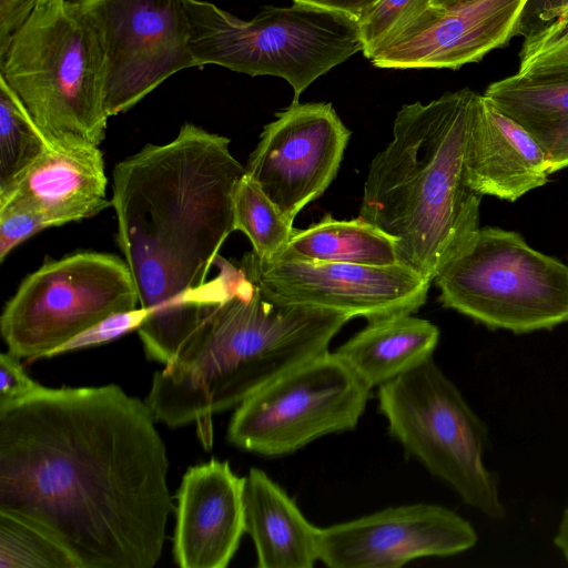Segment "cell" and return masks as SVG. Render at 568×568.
Here are the masks:
<instances>
[{
    "label": "cell",
    "mask_w": 568,
    "mask_h": 568,
    "mask_svg": "<svg viewBox=\"0 0 568 568\" xmlns=\"http://www.w3.org/2000/svg\"><path fill=\"white\" fill-rule=\"evenodd\" d=\"M378 408L407 456L491 519L505 517L496 477L483 464L485 424L433 357L378 387Z\"/></svg>",
    "instance_id": "cell-7"
},
{
    "label": "cell",
    "mask_w": 568,
    "mask_h": 568,
    "mask_svg": "<svg viewBox=\"0 0 568 568\" xmlns=\"http://www.w3.org/2000/svg\"><path fill=\"white\" fill-rule=\"evenodd\" d=\"M100 148L70 151L49 148L12 191L0 209L27 210L51 226H61L99 214L112 206Z\"/></svg>",
    "instance_id": "cell-17"
},
{
    "label": "cell",
    "mask_w": 568,
    "mask_h": 568,
    "mask_svg": "<svg viewBox=\"0 0 568 568\" xmlns=\"http://www.w3.org/2000/svg\"><path fill=\"white\" fill-rule=\"evenodd\" d=\"M0 81L51 148H99L104 140V55L77 0H49L33 10L0 55Z\"/></svg>",
    "instance_id": "cell-4"
},
{
    "label": "cell",
    "mask_w": 568,
    "mask_h": 568,
    "mask_svg": "<svg viewBox=\"0 0 568 568\" xmlns=\"http://www.w3.org/2000/svg\"><path fill=\"white\" fill-rule=\"evenodd\" d=\"M0 568H80V565L42 528L0 510Z\"/></svg>",
    "instance_id": "cell-24"
},
{
    "label": "cell",
    "mask_w": 568,
    "mask_h": 568,
    "mask_svg": "<svg viewBox=\"0 0 568 568\" xmlns=\"http://www.w3.org/2000/svg\"><path fill=\"white\" fill-rule=\"evenodd\" d=\"M564 18H568V8L567 10L564 12V14L561 17H559L558 19H564Z\"/></svg>",
    "instance_id": "cell-35"
},
{
    "label": "cell",
    "mask_w": 568,
    "mask_h": 568,
    "mask_svg": "<svg viewBox=\"0 0 568 568\" xmlns=\"http://www.w3.org/2000/svg\"><path fill=\"white\" fill-rule=\"evenodd\" d=\"M10 352L0 355V410L17 405L41 386L30 378Z\"/></svg>",
    "instance_id": "cell-29"
},
{
    "label": "cell",
    "mask_w": 568,
    "mask_h": 568,
    "mask_svg": "<svg viewBox=\"0 0 568 568\" xmlns=\"http://www.w3.org/2000/svg\"><path fill=\"white\" fill-rule=\"evenodd\" d=\"M305 4L317 6L331 10H337L348 13L358 19V17L376 0H292Z\"/></svg>",
    "instance_id": "cell-31"
},
{
    "label": "cell",
    "mask_w": 568,
    "mask_h": 568,
    "mask_svg": "<svg viewBox=\"0 0 568 568\" xmlns=\"http://www.w3.org/2000/svg\"><path fill=\"white\" fill-rule=\"evenodd\" d=\"M465 169L476 192L509 202L545 185L551 175L536 139L478 93L467 129Z\"/></svg>",
    "instance_id": "cell-16"
},
{
    "label": "cell",
    "mask_w": 568,
    "mask_h": 568,
    "mask_svg": "<svg viewBox=\"0 0 568 568\" xmlns=\"http://www.w3.org/2000/svg\"><path fill=\"white\" fill-rule=\"evenodd\" d=\"M554 542L568 561V507L564 511Z\"/></svg>",
    "instance_id": "cell-32"
},
{
    "label": "cell",
    "mask_w": 568,
    "mask_h": 568,
    "mask_svg": "<svg viewBox=\"0 0 568 568\" xmlns=\"http://www.w3.org/2000/svg\"><path fill=\"white\" fill-rule=\"evenodd\" d=\"M527 0L429 6L369 58L384 69H452L480 61L517 37Z\"/></svg>",
    "instance_id": "cell-14"
},
{
    "label": "cell",
    "mask_w": 568,
    "mask_h": 568,
    "mask_svg": "<svg viewBox=\"0 0 568 568\" xmlns=\"http://www.w3.org/2000/svg\"><path fill=\"white\" fill-rule=\"evenodd\" d=\"M104 55L109 116L126 112L172 74L195 67L186 0H77Z\"/></svg>",
    "instance_id": "cell-10"
},
{
    "label": "cell",
    "mask_w": 568,
    "mask_h": 568,
    "mask_svg": "<svg viewBox=\"0 0 568 568\" xmlns=\"http://www.w3.org/2000/svg\"><path fill=\"white\" fill-rule=\"evenodd\" d=\"M12 1L19 2L33 11L40 3L47 2L49 0H12Z\"/></svg>",
    "instance_id": "cell-33"
},
{
    "label": "cell",
    "mask_w": 568,
    "mask_h": 568,
    "mask_svg": "<svg viewBox=\"0 0 568 568\" xmlns=\"http://www.w3.org/2000/svg\"><path fill=\"white\" fill-rule=\"evenodd\" d=\"M243 511L258 568H312L318 560L320 528L262 469L253 467L244 477Z\"/></svg>",
    "instance_id": "cell-18"
},
{
    "label": "cell",
    "mask_w": 568,
    "mask_h": 568,
    "mask_svg": "<svg viewBox=\"0 0 568 568\" xmlns=\"http://www.w3.org/2000/svg\"><path fill=\"white\" fill-rule=\"evenodd\" d=\"M476 95L465 88L404 104L364 183L358 216L395 241L399 263L430 282L479 227L483 195L465 169Z\"/></svg>",
    "instance_id": "cell-3"
},
{
    "label": "cell",
    "mask_w": 568,
    "mask_h": 568,
    "mask_svg": "<svg viewBox=\"0 0 568 568\" xmlns=\"http://www.w3.org/2000/svg\"><path fill=\"white\" fill-rule=\"evenodd\" d=\"M568 8V0H527L517 37L527 38L556 21Z\"/></svg>",
    "instance_id": "cell-30"
},
{
    "label": "cell",
    "mask_w": 568,
    "mask_h": 568,
    "mask_svg": "<svg viewBox=\"0 0 568 568\" xmlns=\"http://www.w3.org/2000/svg\"><path fill=\"white\" fill-rule=\"evenodd\" d=\"M48 227L45 221L34 212L0 209V262L16 246Z\"/></svg>",
    "instance_id": "cell-28"
},
{
    "label": "cell",
    "mask_w": 568,
    "mask_h": 568,
    "mask_svg": "<svg viewBox=\"0 0 568 568\" xmlns=\"http://www.w3.org/2000/svg\"><path fill=\"white\" fill-rule=\"evenodd\" d=\"M429 6L432 0H376L357 19L362 53L369 59Z\"/></svg>",
    "instance_id": "cell-26"
},
{
    "label": "cell",
    "mask_w": 568,
    "mask_h": 568,
    "mask_svg": "<svg viewBox=\"0 0 568 568\" xmlns=\"http://www.w3.org/2000/svg\"><path fill=\"white\" fill-rule=\"evenodd\" d=\"M469 521L438 505L413 504L318 530V560L331 568H398L433 556L474 547Z\"/></svg>",
    "instance_id": "cell-13"
},
{
    "label": "cell",
    "mask_w": 568,
    "mask_h": 568,
    "mask_svg": "<svg viewBox=\"0 0 568 568\" xmlns=\"http://www.w3.org/2000/svg\"><path fill=\"white\" fill-rule=\"evenodd\" d=\"M564 19H568V18H564ZM558 20V19H557Z\"/></svg>",
    "instance_id": "cell-36"
},
{
    "label": "cell",
    "mask_w": 568,
    "mask_h": 568,
    "mask_svg": "<svg viewBox=\"0 0 568 568\" xmlns=\"http://www.w3.org/2000/svg\"><path fill=\"white\" fill-rule=\"evenodd\" d=\"M231 140L193 123L163 144H146L112 173L116 241L141 307L146 355L166 365L211 297L207 274L234 230L233 197L245 173Z\"/></svg>",
    "instance_id": "cell-2"
},
{
    "label": "cell",
    "mask_w": 568,
    "mask_h": 568,
    "mask_svg": "<svg viewBox=\"0 0 568 568\" xmlns=\"http://www.w3.org/2000/svg\"><path fill=\"white\" fill-rule=\"evenodd\" d=\"M466 0H432L434 7H447Z\"/></svg>",
    "instance_id": "cell-34"
},
{
    "label": "cell",
    "mask_w": 568,
    "mask_h": 568,
    "mask_svg": "<svg viewBox=\"0 0 568 568\" xmlns=\"http://www.w3.org/2000/svg\"><path fill=\"white\" fill-rule=\"evenodd\" d=\"M372 388L336 352H325L268 383L236 406L227 440L266 457L356 427Z\"/></svg>",
    "instance_id": "cell-9"
},
{
    "label": "cell",
    "mask_w": 568,
    "mask_h": 568,
    "mask_svg": "<svg viewBox=\"0 0 568 568\" xmlns=\"http://www.w3.org/2000/svg\"><path fill=\"white\" fill-rule=\"evenodd\" d=\"M272 260L363 265L399 263L396 243L388 235L359 216L344 221L329 213L304 230L294 229L287 244Z\"/></svg>",
    "instance_id": "cell-21"
},
{
    "label": "cell",
    "mask_w": 568,
    "mask_h": 568,
    "mask_svg": "<svg viewBox=\"0 0 568 568\" xmlns=\"http://www.w3.org/2000/svg\"><path fill=\"white\" fill-rule=\"evenodd\" d=\"M351 135L331 103L292 102L264 126L245 174L293 222L336 178Z\"/></svg>",
    "instance_id": "cell-11"
},
{
    "label": "cell",
    "mask_w": 568,
    "mask_h": 568,
    "mask_svg": "<svg viewBox=\"0 0 568 568\" xmlns=\"http://www.w3.org/2000/svg\"><path fill=\"white\" fill-rule=\"evenodd\" d=\"M145 402L120 386L49 388L0 410V510L80 568H152L173 511L169 458Z\"/></svg>",
    "instance_id": "cell-1"
},
{
    "label": "cell",
    "mask_w": 568,
    "mask_h": 568,
    "mask_svg": "<svg viewBox=\"0 0 568 568\" xmlns=\"http://www.w3.org/2000/svg\"><path fill=\"white\" fill-rule=\"evenodd\" d=\"M49 148L20 102L0 81V200Z\"/></svg>",
    "instance_id": "cell-22"
},
{
    "label": "cell",
    "mask_w": 568,
    "mask_h": 568,
    "mask_svg": "<svg viewBox=\"0 0 568 568\" xmlns=\"http://www.w3.org/2000/svg\"><path fill=\"white\" fill-rule=\"evenodd\" d=\"M484 95L536 139L551 174L568 168V78L515 73L490 83Z\"/></svg>",
    "instance_id": "cell-20"
},
{
    "label": "cell",
    "mask_w": 568,
    "mask_h": 568,
    "mask_svg": "<svg viewBox=\"0 0 568 568\" xmlns=\"http://www.w3.org/2000/svg\"><path fill=\"white\" fill-rule=\"evenodd\" d=\"M140 306L131 272L121 257L80 252L44 263L6 304L0 332L8 352L33 361L102 318Z\"/></svg>",
    "instance_id": "cell-8"
},
{
    "label": "cell",
    "mask_w": 568,
    "mask_h": 568,
    "mask_svg": "<svg viewBox=\"0 0 568 568\" xmlns=\"http://www.w3.org/2000/svg\"><path fill=\"white\" fill-rule=\"evenodd\" d=\"M150 310L141 306L131 311L113 313L54 348L47 357L113 341L133 329H138L150 316Z\"/></svg>",
    "instance_id": "cell-27"
},
{
    "label": "cell",
    "mask_w": 568,
    "mask_h": 568,
    "mask_svg": "<svg viewBox=\"0 0 568 568\" xmlns=\"http://www.w3.org/2000/svg\"><path fill=\"white\" fill-rule=\"evenodd\" d=\"M517 73L568 78V19H558L524 39Z\"/></svg>",
    "instance_id": "cell-25"
},
{
    "label": "cell",
    "mask_w": 568,
    "mask_h": 568,
    "mask_svg": "<svg viewBox=\"0 0 568 568\" xmlns=\"http://www.w3.org/2000/svg\"><path fill=\"white\" fill-rule=\"evenodd\" d=\"M195 67L216 64L251 77L286 80L293 102L320 77L363 51L357 18L293 2L244 20L200 0H186Z\"/></svg>",
    "instance_id": "cell-5"
},
{
    "label": "cell",
    "mask_w": 568,
    "mask_h": 568,
    "mask_svg": "<svg viewBox=\"0 0 568 568\" xmlns=\"http://www.w3.org/2000/svg\"><path fill=\"white\" fill-rule=\"evenodd\" d=\"M438 341L435 324L399 314L369 321L335 352L374 388L432 358Z\"/></svg>",
    "instance_id": "cell-19"
},
{
    "label": "cell",
    "mask_w": 568,
    "mask_h": 568,
    "mask_svg": "<svg viewBox=\"0 0 568 568\" xmlns=\"http://www.w3.org/2000/svg\"><path fill=\"white\" fill-rule=\"evenodd\" d=\"M240 262L277 300L338 311L368 322L415 313L425 304L430 286V281L402 263L263 261L253 251Z\"/></svg>",
    "instance_id": "cell-12"
},
{
    "label": "cell",
    "mask_w": 568,
    "mask_h": 568,
    "mask_svg": "<svg viewBox=\"0 0 568 568\" xmlns=\"http://www.w3.org/2000/svg\"><path fill=\"white\" fill-rule=\"evenodd\" d=\"M444 307L523 334L568 322V265L515 231L478 227L434 278Z\"/></svg>",
    "instance_id": "cell-6"
},
{
    "label": "cell",
    "mask_w": 568,
    "mask_h": 568,
    "mask_svg": "<svg viewBox=\"0 0 568 568\" xmlns=\"http://www.w3.org/2000/svg\"><path fill=\"white\" fill-rule=\"evenodd\" d=\"M234 230L243 232L263 261L274 258L290 241L294 227L258 185L245 173L233 197Z\"/></svg>",
    "instance_id": "cell-23"
},
{
    "label": "cell",
    "mask_w": 568,
    "mask_h": 568,
    "mask_svg": "<svg viewBox=\"0 0 568 568\" xmlns=\"http://www.w3.org/2000/svg\"><path fill=\"white\" fill-rule=\"evenodd\" d=\"M244 477L227 462L190 467L178 491L173 556L181 568H224L244 530Z\"/></svg>",
    "instance_id": "cell-15"
}]
</instances>
